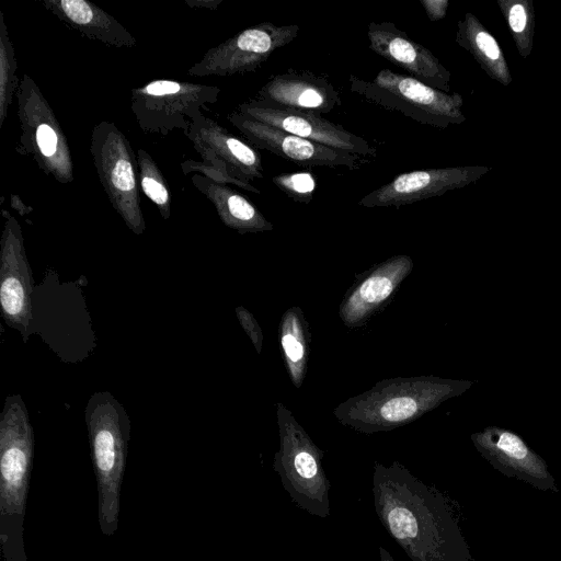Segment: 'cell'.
<instances>
[{
    "mask_svg": "<svg viewBox=\"0 0 561 561\" xmlns=\"http://www.w3.org/2000/svg\"><path fill=\"white\" fill-rule=\"evenodd\" d=\"M373 495L380 522L412 561L473 560L448 500L401 463H375Z\"/></svg>",
    "mask_w": 561,
    "mask_h": 561,
    "instance_id": "obj_1",
    "label": "cell"
},
{
    "mask_svg": "<svg viewBox=\"0 0 561 561\" xmlns=\"http://www.w3.org/2000/svg\"><path fill=\"white\" fill-rule=\"evenodd\" d=\"M472 386L469 380L430 376L397 377L341 402L333 411L344 426L363 434L408 425Z\"/></svg>",
    "mask_w": 561,
    "mask_h": 561,
    "instance_id": "obj_2",
    "label": "cell"
},
{
    "mask_svg": "<svg viewBox=\"0 0 561 561\" xmlns=\"http://www.w3.org/2000/svg\"><path fill=\"white\" fill-rule=\"evenodd\" d=\"M34 446L22 397H7L0 414L1 561H27L23 535Z\"/></svg>",
    "mask_w": 561,
    "mask_h": 561,
    "instance_id": "obj_3",
    "label": "cell"
},
{
    "mask_svg": "<svg viewBox=\"0 0 561 561\" xmlns=\"http://www.w3.org/2000/svg\"><path fill=\"white\" fill-rule=\"evenodd\" d=\"M84 419L96 479L98 522L103 535L113 536L118 527L131 422L124 407L108 391H98L90 397Z\"/></svg>",
    "mask_w": 561,
    "mask_h": 561,
    "instance_id": "obj_4",
    "label": "cell"
},
{
    "mask_svg": "<svg viewBox=\"0 0 561 561\" xmlns=\"http://www.w3.org/2000/svg\"><path fill=\"white\" fill-rule=\"evenodd\" d=\"M32 334H37L67 364H77L96 347L87 301L78 282H62L47 268L32 297Z\"/></svg>",
    "mask_w": 561,
    "mask_h": 561,
    "instance_id": "obj_5",
    "label": "cell"
},
{
    "mask_svg": "<svg viewBox=\"0 0 561 561\" xmlns=\"http://www.w3.org/2000/svg\"><path fill=\"white\" fill-rule=\"evenodd\" d=\"M276 416L279 449L274 457V469L299 507L327 517L330 483L321 463L323 453L280 402L276 404Z\"/></svg>",
    "mask_w": 561,
    "mask_h": 561,
    "instance_id": "obj_6",
    "label": "cell"
},
{
    "mask_svg": "<svg viewBox=\"0 0 561 561\" xmlns=\"http://www.w3.org/2000/svg\"><path fill=\"white\" fill-rule=\"evenodd\" d=\"M90 151L112 207L130 231L144 233L137 158L129 140L114 123L103 121L92 130Z\"/></svg>",
    "mask_w": 561,
    "mask_h": 561,
    "instance_id": "obj_7",
    "label": "cell"
},
{
    "mask_svg": "<svg viewBox=\"0 0 561 561\" xmlns=\"http://www.w3.org/2000/svg\"><path fill=\"white\" fill-rule=\"evenodd\" d=\"M16 98L22 131L16 151L30 156L57 182H72L73 163L68 139L49 103L28 75H23Z\"/></svg>",
    "mask_w": 561,
    "mask_h": 561,
    "instance_id": "obj_8",
    "label": "cell"
},
{
    "mask_svg": "<svg viewBox=\"0 0 561 561\" xmlns=\"http://www.w3.org/2000/svg\"><path fill=\"white\" fill-rule=\"evenodd\" d=\"M219 93L218 87L160 79L134 88L130 107L145 133L167 135L181 129L186 135Z\"/></svg>",
    "mask_w": 561,
    "mask_h": 561,
    "instance_id": "obj_9",
    "label": "cell"
},
{
    "mask_svg": "<svg viewBox=\"0 0 561 561\" xmlns=\"http://www.w3.org/2000/svg\"><path fill=\"white\" fill-rule=\"evenodd\" d=\"M203 162L186 161L183 171L203 175L222 184H233L248 192L260 194L251 181L262 179L263 165L253 146L233 136L217 122L198 117L186 134Z\"/></svg>",
    "mask_w": 561,
    "mask_h": 561,
    "instance_id": "obj_10",
    "label": "cell"
},
{
    "mask_svg": "<svg viewBox=\"0 0 561 561\" xmlns=\"http://www.w3.org/2000/svg\"><path fill=\"white\" fill-rule=\"evenodd\" d=\"M350 90L420 124L442 126L457 116V101L409 75L381 69L371 80L351 75Z\"/></svg>",
    "mask_w": 561,
    "mask_h": 561,
    "instance_id": "obj_11",
    "label": "cell"
},
{
    "mask_svg": "<svg viewBox=\"0 0 561 561\" xmlns=\"http://www.w3.org/2000/svg\"><path fill=\"white\" fill-rule=\"evenodd\" d=\"M299 25L264 22L248 27L210 48L187 73L194 77L230 76L255 71L268 57L293 42Z\"/></svg>",
    "mask_w": 561,
    "mask_h": 561,
    "instance_id": "obj_12",
    "label": "cell"
},
{
    "mask_svg": "<svg viewBox=\"0 0 561 561\" xmlns=\"http://www.w3.org/2000/svg\"><path fill=\"white\" fill-rule=\"evenodd\" d=\"M5 217L0 249L1 314L10 328L16 330L24 342L32 335V297L34 282L26 256L22 231L16 220Z\"/></svg>",
    "mask_w": 561,
    "mask_h": 561,
    "instance_id": "obj_13",
    "label": "cell"
},
{
    "mask_svg": "<svg viewBox=\"0 0 561 561\" xmlns=\"http://www.w3.org/2000/svg\"><path fill=\"white\" fill-rule=\"evenodd\" d=\"M237 112L282 129L300 138L314 141L358 157H375L377 149L320 114L276 106L259 99L241 103Z\"/></svg>",
    "mask_w": 561,
    "mask_h": 561,
    "instance_id": "obj_14",
    "label": "cell"
},
{
    "mask_svg": "<svg viewBox=\"0 0 561 561\" xmlns=\"http://www.w3.org/2000/svg\"><path fill=\"white\" fill-rule=\"evenodd\" d=\"M228 119L254 148L267 150L306 168L355 170L367 162L362 157L300 138L237 111L229 114Z\"/></svg>",
    "mask_w": 561,
    "mask_h": 561,
    "instance_id": "obj_15",
    "label": "cell"
},
{
    "mask_svg": "<svg viewBox=\"0 0 561 561\" xmlns=\"http://www.w3.org/2000/svg\"><path fill=\"white\" fill-rule=\"evenodd\" d=\"M479 454L497 471L530 484L539 491L558 492L548 465L516 433L490 425L471 435Z\"/></svg>",
    "mask_w": 561,
    "mask_h": 561,
    "instance_id": "obj_16",
    "label": "cell"
},
{
    "mask_svg": "<svg viewBox=\"0 0 561 561\" xmlns=\"http://www.w3.org/2000/svg\"><path fill=\"white\" fill-rule=\"evenodd\" d=\"M412 270L411 256L398 254L360 275L339 307V316L344 325L348 329L365 325L390 300Z\"/></svg>",
    "mask_w": 561,
    "mask_h": 561,
    "instance_id": "obj_17",
    "label": "cell"
},
{
    "mask_svg": "<svg viewBox=\"0 0 561 561\" xmlns=\"http://www.w3.org/2000/svg\"><path fill=\"white\" fill-rule=\"evenodd\" d=\"M369 48L378 56L432 88H442L447 72L434 55L392 22H370Z\"/></svg>",
    "mask_w": 561,
    "mask_h": 561,
    "instance_id": "obj_18",
    "label": "cell"
},
{
    "mask_svg": "<svg viewBox=\"0 0 561 561\" xmlns=\"http://www.w3.org/2000/svg\"><path fill=\"white\" fill-rule=\"evenodd\" d=\"M257 95L259 100L276 106L317 114H327L342 103L340 92L330 80L309 72L275 75Z\"/></svg>",
    "mask_w": 561,
    "mask_h": 561,
    "instance_id": "obj_19",
    "label": "cell"
},
{
    "mask_svg": "<svg viewBox=\"0 0 561 561\" xmlns=\"http://www.w3.org/2000/svg\"><path fill=\"white\" fill-rule=\"evenodd\" d=\"M58 20L81 35L115 47H133L134 36L112 15L87 0H42Z\"/></svg>",
    "mask_w": 561,
    "mask_h": 561,
    "instance_id": "obj_20",
    "label": "cell"
},
{
    "mask_svg": "<svg viewBox=\"0 0 561 561\" xmlns=\"http://www.w3.org/2000/svg\"><path fill=\"white\" fill-rule=\"evenodd\" d=\"M191 180L194 186L211 202L220 220L227 227L241 234L273 230V224L255 205L227 184L218 183L198 173H194Z\"/></svg>",
    "mask_w": 561,
    "mask_h": 561,
    "instance_id": "obj_21",
    "label": "cell"
},
{
    "mask_svg": "<svg viewBox=\"0 0 561 561\" xmlns=\"http://www.w3.org/2000/svg\"><path fill=\"white\" fill-rule=\"evenodd\" d=\"M309 337V324L301 308H288L280 319L279 341L288 375L298 389L306 377Z\"/></svg>",
    "mask_w": 561,
    "mask_h": 561,
    "instance_id": "obj_22",
    "label": "cell"
},
{
    "mask_svg": "<svg viewBox=\"0 0 561 561\" xmlns=\"http://www.w3.org/2000/svg\"><path fill=\"white\" fill-rule=\"evenodd\" d=\"M136 158L142 193L158 207L163 219H169L171 195L167 180L153 158L145 149H138Z\"/></svg>",
    "mask_w": 561,
    "mask_h": 561,
    "instance_id": "obj_23",
    "label": "cell"
},
{
    "mask_svg": "<svg viewBox=\"0 0 561 561\" xmlns=\"http://www.w3.org/2000/svg\"><path fill=\"white\" fill-rule=\"evenodd\" d=\"M0 37V126H2L13 94L16 93L20 84L16 77L18 64L12 43L8 36V31L2 19V13Z\"/></svg>",
    "mask_w": 561,
    "mask_h": 561,
    "instance_id": "obj_24",
    "label": "cell"
},
{
    "mask_svg": "<svg viewBox=\"0 0 561 561\" xmlns=\"http://www.w3.org/2000/svg\"><path fill=\"white\" fill-rule=\"evenodd\" d=\"M272 182L288 197L305 204L312 201L317 185L313 174L307 171L280 173Z\"/></svg>",
    "mask_w": 561,
    "mask_h": 561,
    "instance_id": "obj_25",
    "label": "cell"
},
{
    "mask_svg": "<svg viewBox=\"0 0 561 561\" xmlns=\"http://www.w3.org/2000/svg\"><path fill=\"white\" fill-rule=\"evenodd\" d=\"M236 314L241 327L251 339L256 352L260 354L263 344V333L256 319L248 309L242 306L236 308Z\"/></svg>",
    "mask_w": 561,
    "mask_h": 561,
    "instance_id": "obj_26",
    "label": "cell"
},
{
    "mask_svg": "<svg viewBox=\"0 0 561 561\" xmlns=\"http://www.w3.org/2000/svg\"><path fill=\"white\" fill-rule=\"evenodd\" d=\"M476 44L490 59L495 60L499 58L500 50L495 39L491 35L484 32L478 33L476 35Z\"/></svg>",
    "mask_w": 561,
    "mask_h": 561,
    "instance_id": "obj_27",
    "label": "cell"
},
{
    "mask_svg": "<svg viewBox=\"0 0 561 561\" xmlns=\"http://www.w3.org/2000/svg\"><path fill=\"white\" fill-rule=\"evenodd\" d=\"M420 3L423 5L431 21L442 19L445 15L448 4L445 0H420Z\"/></svg>",
    "mask_w": 561,
    "mask_h": 561,
    "instance_id": "obj_28",
    "label": "cell"
},
{
    "mask_svg": "<svg viewBox=\"0 0 561 561\" xmlns=\"http://www.w3.org/2000/svg\"><path fill=\"white\" fill-rule=\"evenodd\" d=\"M526 12L522 4H515L510 12V25L516 33L522 32L526 25Z\"/></svg>",
    "mask_w": 561,
    "mask_h": 561,
    "instance_id": "obj_29",
    "label": "cell"
},
{
    "mask_svg": "<svg viewBox=\"0 0 561 561\" xmlns=\"http://www.w3.org/2000/svg\"><path fill=\"white\" fill-rule=\"evenodd\" d=\"M381 561H394L392 556L383 548H379Z\"/></svg>",
    "mask_w": 561,
    "mask_h": 561,
    "instance_id": "obj_30",
    "label": "cell"
},
{
    "mask_svg": "<svg viewBox=\"0 0 561 561\" xmlns=\"http://www.w3.org/2000/svg\"><path fill=\"white\" fill-rule=\"evenodd\" d=\"M540 561H543V560H540Z\"/></svg>",
    "mask_w": 561,
    "mask_h": 561,
    "instance_id": "obj_31",
    "label": "cell"
}]
</instances>
